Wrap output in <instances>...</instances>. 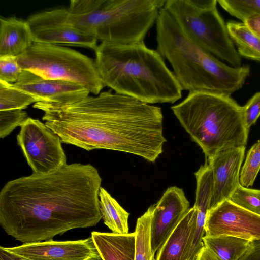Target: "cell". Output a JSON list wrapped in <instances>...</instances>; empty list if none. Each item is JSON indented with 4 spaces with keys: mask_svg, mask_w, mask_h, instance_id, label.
<instances>
[{
    "mask_svg": "<svg viewBox=\"0 0 260 260\" xmlns=\"http://www.w3.org/2000/svg\"><path fill=\"white\" fill-rule=\"evenodd\" d=\"M102 178L90 164H66L7 182L0 192V225L23 243L51 240L102 219Z\"/></svg>",
    "mask_w": 260,
    "mask_h": 260,
    "instance_id": "6da1fadb",
    "label": "cell"
},
{
    "mask_svg": "<svg viewBox=\"0 0 260 260\" xmlns=\"http://www.w3.org/2000/svg\"><path fill=\"white\" fill-rule=\"evenodd\" d=\"M46 125L61 142L87 151L109 149L153 162L162 153L161 109L111 90L70 104L38 102Z\"/></svg>",
    "mask_w": 260,
    "mask_h": 260,
    "instance_id": "7a4b0ae2",
    "label": "cell"
},
{
    "mask_svg": "<svg viewBox=\"0 0 260 260\" xmlns=\"http://www.w3.org/2000/svg\"><path fill=\"white\" fill-rule=\"evenodd\" d=\"M94 51L101 80L115 93L151 105L172 104L181 98L183 90L173 72L144 42H101Z\"/></svg>",
    "mask_w": 260,
    "mask_h": 260,
    "instance_id": "3957f363",
    "label": "cell"
},
{
    "mask_svg": "<svg viewBox=\"0 0 260 260\" xmlns=\"http://www.w3.org/2000/svg\"><path fill=\"white\" fill-rule=\"evenodd\" d=\"M163 0H72L67 22L102 42H143L156 23Z\"/></svg>",
    "mask_w": 260,
    "mask_h": 260,
    "instance_id": "277c9868",
    "label": "cell"
},
{
    "mask_svg": "<svg viewBox=\"0 0 260 260\" xmlns=\"http://www.w3.org/2000/svg\"><path fill=\"white\" fill-rule=\"evenodd\" d=\"M171 108L206 158L223 149L247 144L249 129L244 120L242 106L230 96L191 92Z\"/></svg>",
    "mask_w": 260,
    "mask_h": 260,
    "instance_id": "5b68a950",
    "label": "cell"
},
{
    "mask_svg": "<svg viewBox=\"0 0 260 260\" xmlns=\"http://www.w3.org/2000/svg\"><path fill=\"white\" fill-rule=\"evenodd\" d=\"M156 24L157 51L170 63L182 90L223 94L231 88L234 68L187 37L164 7Z\"/></svg>",
    "mask_w": 260,
    "mask_h": 260,
    "instance_id": "8992f818",
    "label": "cell"
},
{
    "mask_svg": "<svg viewBox=\"0 0 260 260\" xmlns=\"http://www.w3.org/2000/svg\"><path fill=\"white\" fill-rule=\"evenodd\" d=\"M17 61L23 70L44 79L76 83L95 95L104 87L95 61L69 48L33 42Z\"/></svg>",
    "mask_w": 260,
    "mask_h": 260,
    "instance_id": "52a82bcc",
    "label": "cell"
},
{
    "mask_svg": "<svg viewBox=\"0 0 260 260\" xmlns=\"http://www.w3.org/2000/svg\"><path fill=\"white\" fill-rule=\"evenodd\" d=\"M164 8L194 43L233 67L241 66V56L217 7L201 9L194 6L189 0H167Z\"/></svg>",
    "mask_w": 260,
    "mask_h": 260,
    "instance_id": "ba28073f",
    "label": "cell"
},
{
    "mask_svg": "<svg viewBox=\"0 0 260 260\" xmlns=\"http://www.w3.org/2000/svg\"><path fill=\"white\" fill-rule=\"evenodd\" d=\"M33 174H46L67 164L60 138L38 119L28 117L17 136Z\"/></svg>",
    "mask_w": 260,
    "mask_h": 260,
    "instance_id": "9c48e42d",
    "label": "cell"
},
{
    "mask_svg": "<svg viewBox=\"0 0 260 260\" xmlns=\"http://www.w3.org/2000/svg\"><path fill=\"white\" fill-rule=\"evenodd\" d=\"M32 35L33 42L62 44L96 48L98 40L76 29L66 20V9H54L36 13L26 20Z\"/></svg>",
    "mask_w": 260,
    "mask_h": 260,
    "instance_id": "30bf717a",
    "label": "cell"
},
{
    "mask_svg": "<svg viewBox=\"0 0 260 260\" xmlns=\"http://www.w3.org/2000/svg\"><path fill=\"white\" fill-rule=\"evenodd\" d=\"M204 230L206 236L230 235L249 241L260 240V216L227 200L208 211Z\"/></svg>",
    "mask_w": 260,
    "mask_h": 260,
    "instance_id": "8fae6325",
    "label": "cell"
},
{
    "mask_svg": "<svg viewBox=\"0 0 260 260\" xmlns=\"http://www.w3.org/2000/svg\"><path fill=\"white\" fill-rule=\"evenodd\" d=\"M3 247L26 260H103L91 237L75 241L51 240Z\"/></svg>",
    "mask_w": 260,
    "mask_h": 260,
    "instance_id": "7c38bea8",
    "label": "cell"
},
{
    "mask_svg": "<svg viewBox=\"0 0 260 260\" xmlns=\"http://www.w3.org/2000/svg\"><path fill=\"white\" fill-rule=\"evenodd\" d=\"M148 208L151 212V245L154 255L190 209V204L181 188L172 186Z\"/></svg>",
    "mask_w": 260,
    "mask_h": 260,
    "instance_id": "4fadbf2b",
    "label": "cell"
},
{
    "mask_svg": "<svg viewBox=\"0 0 260 260\" xmlns=\"http://www.w3.org/2000/svg\"><path fill=\"white\" fill-rule=\"evenodd\" d=\"M245 151V146L230 147L206 158L213 179L209 210L229 200L240 185V173Z\"/></svg>",
    "mask_w": 260,
    "mask_h": 260,
    "instance_id": "5bb4252c",
    "label": "cell"
},
{
    "mask_svg": "<svg viewBox=\"0 0 260 260\" xmlns=\"http://www.w3.org/2000/svg\"><path fill=\"white\" fill-rule=\"evenodd\" d=\"M13 85L34 96L37 102L70 104L84 99L90 93L76 83L44 79L26 70H23Z\"/></svg>",
    "mask_w": 260,
    "mask_h": 260,
    "instance_id": "9a60e30c",
    "label": "cell"
},
{
    "mask_svg": "<svg viewBox=\"0 0 260 260\" xmlns=\"http://www.w3.org/2000/svg\"><path fill=\"white\" fill-rule=\"evenodd\" d=\"M197 210L190 208L157 251L155 260H188L196 228Z\"/></svg>",
    "mask_w": 260,
    "mask_h": 260,
    "instance_id": "2e32d148",
    "label": "cell"
},
{
    "mask_svg": "<svg viewBox=\"0 0 260 260\" xmlns=\"http://www.w3.org/2000/svg\"><path fill=\"white\" fill-rule=\"evenodd\" d=\"M195 177L197 187L194 207L198 212L194 239L188 260H193L204 245V226L213 188L212 172L207 160L195 173Z\"/></svg>",
    "mask_w": 260,
    "mask_h": 260,
    "instance_id": "e0dca14e",
    "label": "cell"
},
{
    "mask_svg": "<svg viewBox=\"0 0 260 260\" xmlns=\"http://www.w3.org/2000/svg\"><path fill=\"white\" fill-rule=\"evenodd\" d=\"M32 43V32L27 21L15 17L0 18V57H18Z\"/></svg>",
    "mask_w": 260,
    "mask_h": 260,
    "instance_id": "ac0fdd59",
    "label": "cell"
},
{
    "mask_svg": "<svg viewBox=\"0 0 260 260\" xmlns=\"http://www.w3.org/2000/svg\"><path fill=\"white\" fill-rule=\"evenodd\" d=\"M103 260H135V233L93 231L91 236Z\"/></svg>",
    "mask_w": 260,
    "mask_h": 260,
    "instance_id": "d6986e66",
    "label": "cell"
},
{
    "mask_svg": "<svg viewBox=\"0 0 260 260\" xmlns=\"http://www.w3.org/2000/svg\"><path fill=\"white\" fill-rule=\"evenodd\" d=\"M99 196L100 210L104 224L113 233L128 234L129 213L103 187L100 188Z\"/></svg>",
    "mask_w": 260,
    "mask_h": 260,
    "instance_id": "ffe728a7",
    "label": "cell"
},
{
    "mask_svg": "<svg viewBox=\"0 0 260 260\" xmlns=\"http://www.w3.org/2000/svg\"><path fill=\"white\" fill-rule=\"evenodd\" d=\"M203 242L219 260H239L250 241L230 235H205Z\"/></svg>",
    "mask_w": 260,
    "mask_h": 260,
    "instance_id": "44dd1931",
    "label": "cell"
},
{
    "mask_svg": "<svg viewBox=\"0 0 260 260\" xmlns=\"http://www.w3.org/2000/svg\"><path fill=\"white\" fill-rule=\"evenodd\" d=\"M229 36L241 56L260 61V38L243 22L230 21L226 24Z\"/></svg>",
    "mask_w": 260,
    "mask_h": 260,
    "instance_id": "7402d4cb",
    "label": "cell"
},
{
    "mask_svg": "<svg viewBox=\"0 0 260 260\" xmlns=\"http://www.w3.org/2000/svg\"><path fill=\"white\" fill-rule=\"evenodd\" d=\"M151 212L149 208L137 220L135 260H153L150 238Z\"/></svg>",
    "mask_w": 260,
    "mask_h": 260,
    "instance_id": "603a6c76",
    "label": "cell"
},
{
    "mask_svg": "<svg viewBox=\"0 0 260 260\" xmlns=\"http://www.w3.org/2000/svg\"><path fill=\"white\" fill-rule=\"evenodd\" d=\"M37 102L34 96L13 84L0 80V111L22 110Z\"/></svg>",
    "mask_w": 260,
    "mask_h": 260,
    "instance_id": "cb8c5ba5",
    "label": "cell"
},
{
    "mask_svg": "<svg viewBox=\"0 0 260 260\" xmlns=\"http://www.w3.org/2000/svg\"><path fill=\"white\" fill-rule=\"evenodd\" d=\"M260 170V139L248 151L240 173V183L244 187L253 185Z\"/></svg>",
    "mask_w": 260,
    "mask_h": 260,
    "instance_id": "d4e9b609",
    "label": "cell"
},
{
    "mask_svg": "<svg viewBox=\"0 0 260 260\" xmlns=\"http://www.w3.org/2000/svg\"><path fill=\"white\" fill-rule=\"evenodd\" d=\"M221 7L242 22L248 17L260 14V0H219Z\"/></svg>",
    "mask_w": 260,
    "mask_h": 260,
    "instance_id": "484cf974",
    "label": "cell"
},
{
    "mask_svg": "<svg viewBox=\"0 0 260 260\" xmlns=\"http://www.w3.org/2000/svg\"><path fill=\"white\" fill-rule=\"evenodd\" d=\"M229 200L237 206L260 216V190L250 189L240 185Z\"/></svg>",
    "mask_w": 260,
    "mask_h": 260,
    "instance_id": "4316f807",
    "label": "cell"
},
{
    "mask_svg": "<svg viewBox=\"0 0 260 260\" xmlns=\"http://www.w3.org/2000/svg\"><path fill=\"white\" fill-rule=\"evenodd\" d=\"M22 110L0 111V137L4 139L27 118Z\"/></svg>",
    "mask_w": 260,
    "mask_h": 260,
    "instance_id": "83f0119b",
    "label": "cell"
},
{
    "mask_svg": "<svg viewBox=\"0 0 260 260\" xmlns=\"http://www.w3.org/2000/svg\"><path fill=\"white\" fill-rule=\"evenodd\" d=\"M23 70L17 61V57H0V80L14 83Z\"/></svg>",
    "mask_w": 260,
    "mask_h": 260,
    "instance_id": "f1b7e54d",
    "label": "cell"
},
{
    "mask_svg": "<svg viewBox=\"0 0 260 260\" xmlns=\"http://www.w3.org/2000/svg\"><path fill=\"white\" fill-rule=\"evenodd\" d=\"M242 110L245 125L249 129L260 116V92L254 94L246 104L242 106Z\"/></svg>",
    "mask_w": 260,
    "mask_h": 260,
    "instance_id": "f546056e",
    "label": "cell"
},
{
    "mask_svg": "<svg viewBox=\"0 0 260 260\" xmlns=\"http://www.w3.org/2000/svg\"><path fill=\"white\" fill-rule=\"evenodd\" d=\"M239 260H260V240L250 241L247 250Z\"/></svg>",
    "mask_w": 260,
    "mask_h": 260,
    "instance_id": "4dcf8cb0",
    "label": "cell"
},
{
    "mask_svg": "<svg viewBox=\"0 0 260 260\" xmlns=\"http://www.w3.org/2000/svg\"><path fill=\"white\" fill-rule=\"evenodd\" d=\"M242 22L254 34L260 38V14L251 15L245 19Z\"/></svg>",
    "mask_w": 260,
    "mask_h": 260,
    "instance_id": "1f68e13d",
    "label": "cell"
},
{
    "mask_svg": "<svg viewBox=\"0 0 260 260\" xmlns=\"http://www.w3.org/2000/svg\"><path fill=\"white\" fill-rule=\"evenodd\" d=\"M193 260H219V258L204 245L199 250Z\"/></svg>",
    "mask_w": 260,
    "mask_h": 260,
    "instance_id": "d6a6232c",
    "label": "cell"
},
{
    "mask_svg": "<svg viewBox=\"0 0 260 260\" xmlns=\"http://www.w3.org/2000/svg\"><path fill=\"white\" fill-rule=\"evenodd\" d=\"M0 260H26L18 255L5 250L0 247Z\"/></svg>",
    "mask_w": 260,
    "mask_h": 260,
    "instance_id": "836d02e7",
    "label": "cell"
}]
</instances>
